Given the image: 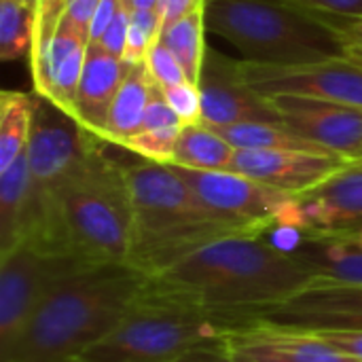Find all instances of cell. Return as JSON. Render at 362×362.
I'll return each instance as SVG.
<instances>
[{
  "label": "cell",
  "instance_id": "cell-22",
  "mask_svg": "<svg viewBox=\"0 0 362 362\" xmlns=\"http://www.w3.org/2000/svg\"><path fill=\"white\" fill-rule=\"evenodd\" d=\"M34 95L23 91H2L0 95V172L25 153L32 127Z\"/></svg>",
  "mask_w": 362,
  "mask_h": 362
},
{
  "label": "cell",
  "instance_id": "cell-17",
  "mask_svg": "<svg viewBox=\"0 0 362 362\" xmlns=\"http://www.w3.org/2000/svg\"><path fill=\"white\" fill-rule=\"evenodd\" d=\"M129 64L89 45L72 106V117L93 136L102 138L106 132L112 102L129 72Z\"/></svg>",
  "mask_w": 362,
  "mask_h": 362
},
{
  "label": "cell",
  "instance_id": "cell-10",
  "mask_svg": "<svg viewBox=\"0 0 362 362\" xmlns=\"http://www.w3.org/2000/svg\"><path fill=\"white\" fill-rule=\"evenodd\" d=\"M274 227H295L320 238L362 233V159L348 161L322 185L295 197Z\"/></svg>",
  "mask_w": 362,
  "mask_h": 362
},
{
  "label": "cell",
  "instance_id": "cell-11",
  "mask_svg": "<svg viewBox=\"0 0 362 362\" xmlns=\"http://www.w3.org/2000/svg\"><path fill=\"white\" fill-rule=\"evenodd\" d=\"M252 325L301 333L362 331V286L312 284L293 297L248 314Z\"/></svg>",
  "mask_w": 362,
  "mask_h": 362
},
{
  "label": "cell",
  "instance_id": "cell-32",
  "mask_svg": "<svg viewBox=\"0 0 362 362\" xmlns=\"http://www.w3.org/2000/svg\"><path fill=\"white\" fill-rule=\"evenodd\" d=\"M314 335L322 337L335 350L350 356L352 361L362 362V331H320Z\"/></svg>",
  "mask_w": 362,
  "mask_h": 362
},
{
  "label": "cell",
  "instance_id": "cell-5",
  "mask_svg": "<svg viewBox=\"0 0 362 362\" xmlns=\"http://www.w3.org/2000/svg\"><path fill=\"white\" fill-rule=\"evenodd\" d=\"M206 28L255 66L293 68L350 57L335 19L291 0H208Z\"/></svg>",
  "mask_w": 362,
  "mask_h": 362
},
{
  "label": "cell",
  "instance_id": "cell-14",
  "mask_svg": "<svg viewBox=\"0 0 362 362\" xmlns=\"http://www.w3.org/2000/svg\"><path fill=\"white\" fill-rule=\"evenodd\" d=\"M282 123L312 144L344 157L362 159V108L305 95L267 98Z\"/></svg>",
  "mask_w": 362,
  "mask_h": 362
},
{
  "label": "cell",
  "instance_id": "cell-19",
  "mask_svg": "<svg viewBox=\"0 0 362 362\" xmlns=\"http://www.w3.org/2000/svg\"><path fill=\"white\" fill-rule=\"evenodd\" d=\"M155 87L157 85L148 76L144 64L129 68V72L112 102L106 132L102 136L104 142L115 144V146H125L140 132Z\"/></svg>",
  "mask_w": 362,
  "mask_h": 362
},
{
  "label": "cell",
  "instance_id": "cell-12",
  "mask_svg": "<svg viewBox=\"0 0 362 362\" xmlns=\"http://www.w3.org/2000/svg\"><path fill=\"white\" fill-rule=\"evenodd\" d=\"M246 83L263 98L305 95L362 108V64L337 57L308 66L272 68L242 62Z\"/></svg>",
  "mask_w": 362,
  "mask_h": 362
},
{
  "label": "cell",
  "instance_id": "cell-4",
  "mask_svg": "<svg viewBox=\"0 0 362 362\" xmlns=\"http://www.w3.org/2000/svg\"><path fill=\"white\" fill-rule=\"evenodd\" d=\"M123 170L134 208L127 265L142 276L153 278L197 248L235 235L170 165L136 155Z\"/></svg>",
  "mask_w": 362,
  "mask_h": 362
},
{
  "label": "cell",
  "instance_id": "cell-34",
  "mask_svg": "<svg viewBox=\"0 0 362 362\" xmlns=\"http://www.w3.org/2000/svg\"><path fill=\"white\" fill-rule=\"evenodd\" d=\"M176 362H235L231 352L225 344H212V346H199L182 354Z\"/></svg>",
  "mask_w": 362,
  "mask_h": 362
},
{
  "label": "cell",
  "instance_id": "cell-27",
  "mask_svg": "<svg viewBox=\"0 0 362 362\" xmlns=\"http://www.w3.org/2000/svg\"><path fill=\"white\" fill-rule=\"evenodd\" d=\"M170 108L178 115L182 125H197L202 123V93L199 87L191 81L161 89Z\"/></svg>",
  "mask_w": 362,
  "mask_h": 362
},
{
  "label": "cell",
  "instance_id": "cell-30",
  "mask_svg": "<svg viewBox=\"0 0 362 362\" xmlns=\"http://www.w3.org/2000/svg\"><path fill=\"white\" fill-rule=\"evenodd\" d=\"M316 15L344 19V17H362V0H291Z\"/></svg>",
  "mask_w": 362,
  "mask_h": 362
},
{
  "label": "cell",
  "instance_id": "cell-1",
  "mask_svg": "<svg viewBox=\"0 0 362 362\" xmlns=\"http://www.w3.org/2000/svg\"><path fill=\"white\" fill-rule=\"evenodd\" d=\"M312 282L310 269L265 235H229L146 278V288L193 308L248 318Z\"/></svg>",
  "mask_w": 362,
  "mask_h": 362
},
{
  "label": "cell",
  "instance_id": "cell-18",
  "mask_svg": "<svg viewBox=\"0 0 362 362\" xmlns=\"http://www.w3.org/2000/svg\"><path fill=\"white\" fill-rule=\"evenodd\" d=\"M225 344L276 362H356L314 333L288 331L269 325H252L244 331H235Z\"/></svg>",
  "mask_w": 362,
  "mask_h": 362
},
{
  "label": "cell",
  "instance_id": "cell-36",
  "mask_svg": "<svg viewBox=\"0 0 362 362\" xmlns=\"http://www.w3.org/2000/svg\"><path fill=\"white\" fill-rule=\"evenodd\" d=\"M129 8H157V0H127Z\"/></svg>",
  "mask_w": 362,
  "mask_h": 362
},
{
  "label": "cell",
  "instance_id": "cell-7",
  "mask_svg": "<svg viewBox=\"0 0 362 362\" xmlns=\"http://www.w3.org/2000/svg\"><path fill=\"white\" fill-rule=\"evenodd\" d=\"M100 140L102 138L89 134L70 112L62 110L45 95L34 93L32 127L25 146V157L36 191L47 208L49 225L55 195L85 165ZM45 240L40 246H45Z\"/></svg>",
  "mask_w": 362,
  "mask_h": 362
},
{
  "label": "cell",
  "instance_id": "cell-25",
  "mask_svg": "<svg viewBox=\"0 0 362 362\" xmlns=\"http://www.w3.org/2000/svg\"><path fill=\"white\" fill-rule=\"evenodd\" d=\"M180 132H182V127L140 129L123 148H127L129 153H134L146 161L168 165L174 159V151H176V142H178Z\"/></svg>",
  "mask_w": 362,
  "mask_h": 362
},
{
  "label": "cell",
  "instance_id": "cell-21",
  "mask_svg": "<svg viewBox=\"0 0 362 362\" xmlns=\"http://www.w3.org/2000/svg\"><path fill=\"white\" fill-rule=\"evenodd\" d=\"M235 151H305L333 155L295 134L284 123H238L212 127ZM339 157V155H337Z\"/></svg>",
  "mask_w": 362,
  "mask_h": 362
},
{
  "label": "cell",
  "instance_id": "cell-6",
  "mask_svg": "<svg viewBox=\"0 0 362 362\" xmlns=\"http://www.w3.org/2000/svg\"><path fill=\"white\" fill-rule=\"evenodd\" d=\"M248 327L252 320L246 316L193 308L144 282L121 322L72 362H176L193 348L225 344Z\"/></svg>",
  "mask_w": 362,
  "mask_h": 362
},
{
  "label": "cell",
  "instance_id": "cell-15",
  "mask_svg": "<svg viewBox=\"0 0 362 362\" xmlns=\"http://www.w3.org/2000/svg\"><path fill=\"white\" fill-rule=\"evenodd\" d=\"M348 161L337 155L305 153V151H235L227 172L248 176L269 189L299 197L335 172Z\"/></svg>",
  "mask_w": 362,
  "mask_h": 362
},
{
  "label": "cell",
  "instance_id": "cell-13",
  "mask_svg": "<svg viewBox=\"0 0 362 362\" xmlns=\"http://www.w3.org/2000/svg\"><path fill=\"white\" fill-rule=\"evenodd\" d=\"M202 93V123L208 127L238 123H282L267 98L244 78L242 59L208 45L197 81Z\"/></svg>",
  "mask_w": 362,
  "mask_h": 362
},
{
  "label": "cell",
  "instance_id": "cell-33",
  "mask_svg": "<svg viewBox=\"0 0 362 362\" xmlns=\"http://www.w3.org/2000/svg\"><path fill=\"white\" fill-rule=\"evenodd\" d=\"M335 23L339 25L348 42L350 57L362 64V17H344V19H335Z\"/></svg>",
  "mask_w": 362,
  "mask_h": 362
},
{
  "label": "cell",
  "instance_id": "cell-31",
  "mask_svg": "<svg viewBox=\"0 0 362 362\" xmlns=\"http://www.w3.org/2000/svg\"><path fill=\"white\" fill-rule=\"evenodd\" d=\"M208 0H157V13L161 17V32L176 21L206 8Z\"/></svg>",
  "mask_w": 362,
  "mask_h": 362
},
{
  "label": "cell",
  "instance_id": "cell-26",
  "mask_svg": "<svg viewBox=\"0 0 362 362\" xmlns=\"http://www.w3.org/2000/svg\"><path fill=\"white\" fill-rule=\"evenodd\" d=\"M144 68L159 89H168V87L189 81L185 68L180 66L176 55L168 49V45L161 38H157L151 45V49L144 57Z\"/></svg>",
  "mask_w": 362,
  "mask_h": 362
},
{
  "label": "cell",
  "instance_id": "cell-23",
  "mask_svg": "<svg viewBox=\"0 0 362 362\" xmlns=\"http://www.w3.org/2000/svg\"><path fill=\"white\" fill-rule=\"evenodd\" d=\"M36 0H0V57L17 62L32 55Z\"/></svg>",
  "mask_w": 362,
  "mask_h": 362
},
{
  "label": "cell",
  "instance_id": "cell-9",
  "mask_svg": "<svg viewBox=\"0 0 362 362\" xmlns=\"http://www.w3.org/2000/svg\"><path fill=\"white\" fill-rule=\"evenodd\" d=\"M81 269L87 265L30 242L0 257V354L15 341L40 301Z\"/></svg>",
  "mask_w": 362,
  "mask_h": 362
},
{
  "label": "cell",
  "instance_id": "cell-16",
  "mask_svg": "<svg viewBox=\"0 0 362 362\" xmlns=\"http://www.w3.org/2000/svg\"><path fill=\"white\" fill-rule=\"evenodd\" d=\"M89 38L76 30L57 23L47 47L30 62L34 93L45 95L55 106L72 115L78 91Z\"/></svg>",
  "mask_w": 362,
  "mask_h": 362
},
{
  "label": "cell",
  "instance_id": "cell-35",
  "mask_svg": "<svg viewBox=\"0 0 362 362\" xmlns=\"http://www.w3.org/2000/svg\"><path fill=\"white\" fill-rule=\"evenodd\" d=\"M227 346V344H225ZM227 350L231 352L233 361L235 362H276L272 358H265L261 354H255V352H248V350H242V348H235V346H227Z\"/></svg>",
  "mask_w": 362,
  "mask_h": 362
},
{
  "label": "cell",
  "instance_id": "cell-24",
  "mask_svg": "<svg viewBox=\"0 0 362 362\" xmlns=\"http://www.w3.org/2000/svg\"><path fill=\"white\" fill-rule=\"evenodd\" d=\"M206 34H208L206 8H202V11L176 21L174 25L163 30L161 36H159L168 45V49L176 55V59L185 68L189 81L195 83V85L199 81V72H202L204 57H206V51H208Z\"/></svg>",
  "mask_w": 362,
  "mask_h": 362
},
{
  "label": "cell",
  "instance_id": "cell-28",
  "mask_svg": "<svg viewBox=\"0 0 362 362\" xmlns=\"http://www.w3.org/2000/svg\"><path fill=\"white\" fill-rule=\"evenodd\" d=\"M129 17H132V8L129 4H125L117 15L115 19L108 23L106 32L102 34V38L98 42H93V47L102 49L104 53L112 55V57H119L123 59V53H125V42H127V32H129Z\"/></svg>",
  "mask_w": 362,
  "mask_h": 362
},
{
  "label": "cell",
  "instance_id": "cell-3",
  "mask_svg": "<svg viewBox=\"0 0 362 362\" xmlns=\"http://www.w3.org/2000/svg\"><path fill=\"white\" fill-rule=\"evenodd\" d=\"M93 148L85 165L53 199L45 250L76 259L87 267L127 263L134 208L123 161Z\"/></svg>",
  "mask_w": 362,
  "mask_h": 362
},
{
  "label": "cell",
  "instance_id": "cell-29",
  "mask_svg": "<svg viewBox=\"0 0 362 362\" xmlns=\"http://www.w3.org/2000/svg\"><path fill=\"white\" fill-rule=\"evenodd\" d=\"M98 6H100V0H68L57 23H64L89 38V30L98 13Z\"/></svg>",
  "mask_w": 362,
  "mask_h": 362
},
{
  "label": "cell",
  "instance_id": "cell-20",
  "mask_svg": "<svg viewBox=\"0 0 362 362\" xmlns=\"http://www.w3.org/2000/svg\"><path fill=\"white\" fill-rule=\"evenodd\" d=\"M233 155L235 148L212 127L204 123L185 125L176 142L172 165L202 172H227Z\"/></svg>",
  "mask_w": 362,
  "mask_h": 362
},
{
  "label": "cell",
  "instance_id": "cell-8",
  "mask_svg": "<svg viewBox=\"0 0 362 362\" xmlns=\"http://www.w3.org/2000/svg\"><path fill=\"white\" fill-rule=\"evenodd\" d=\"M168 165L193 189L204 208L235 235H263L278 225L295 199L235 172H202Z\"/></svg>",
  "mask_w": 362,
  "mask_h": 362
},
{
  "label": "cell",
  "instance_id": "cell-2",
  "mask_svg": "<svg viewBox=\"0 0 362 362\" xmlns=\"http://www.w3.org/2000/svg\"><path fill=\"white\" fill-rule=\"evenodd\" d=\"M144 282L127 263L68 276L40 301L0 362H72L121 322Z\"/></svg>",
  "mask_w": 362,
  "mask_h": 362
}]
</instances>
